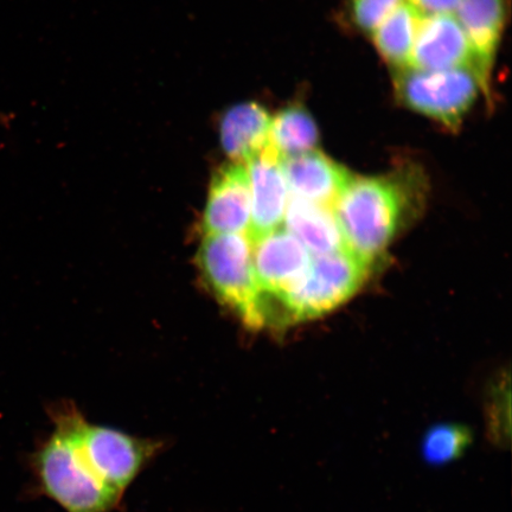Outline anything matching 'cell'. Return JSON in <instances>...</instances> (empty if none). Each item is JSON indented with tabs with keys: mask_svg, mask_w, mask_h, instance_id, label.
Instances as JSON below:
<instances>
[{
	"mask_svg": "<svg viewBox=\"0 0 512 512\" xmlns=\"http://www.w3.org/2000/svg\"><path fill=\"white\" fill-rule=\"evenodd\" d=\"M80 409L70 402L50 408L54 431L31 458L41 494L66 512H113L119 497L96 475L78 439Z\"/></svg>",
	"mask_w": 512,
	"mask_h": 512,
	"instance_id": "cell-1",
	"label": "cell"
},
{
	"mask_svg": "<svg viewBox=\"0 0 512 512\" xmlns=\"http://www.w3.org/2000/svg\"><path fill=\"white\" fill-rule=\"evenodd\" d=\"M413 201V187L402 172L352 178L334 207L345 245L373 262L398 234Z\"/></svg>",
	"mask_w": 512,
	"mask_h": 512,
	"instance_id": "cell-2",
	"label": "cell"
},
{
	"mask_svg": "<svg viewBox=\"0 0 512 512\" xmlns=\"http://www.w3.org/2000/svg\"><path fill=\"white\" fill-rule=\"evenodd\" d=\"M200 267L211 290L233 309L249 328L270 325V312L256 279L253 241L248 234L206 235L200 248Z\"/></svg>",
	"mask_w": 512,
	"mask_h": 512,
	"instance_id": "cell-3",
	"label": "cell"
},
{
	"mask_svg": "<svg viewBox=\"0 0 512 512\" xmlns=\"http://www.w3.org/2000/svg\"><path fill=\"white\" fill-rule=\"evenodd\" d=\"M370 266L348 247L312 256L309 270L283 300L286 324L315 319L347 302L367 279Z\"/></svg>",
	"mask_w": 512,
	"mask_h": 512,
	"instance_id": "cell-4",
	"label": "cell"
},
{
	"mask_svg": "<svg viewBox=\"0 0 512 512\" xmlns=\"http://www.w3.org/2000/svg\"><path fill=\"white\" fill-rule=\"evenodd\" d=\"M394 88L400 104L451 130L462 125L480 91L476 75L467 68L433 72L396 69Z\"/></svg>",
	"mask_w": 512,
	"mask_h": 512,
	"instance_id": "cell-5",
	"label": "cell"
},
{
	"mask_svg": "<svg viewBox=\"0 0 512 512\" xmlns=\"http://www.w3.org/2000/svg\"><path fill=\"white\" fill-rule=\"evenodd\" d=\"M78 439L96 475L123 499L134 480L164 448L162 440L94 425L83 414L78 422Z\"/></svg>",
	"mask_w": 512,
	"mask_h": 512,
	"instance_id": "cell-6",
	"label": "cell"
},
{
	"mask_svg": "<svg viewBox=\"0 0 512 512\" xmlns=\"http://www.w3.org/2000/svg\"><path fill=\"white\" fill-rule=\"evenodd\" d=\"M312 255L285 227L253 241V265L259 286L281 325L286 324L283 300L302 279Z\"/></svg>",
	"mask_w": 512,
	"mask_h": 512,
	"instance_id": "cell-7",
	"label": "cell"
},
{
	"mask_svg": "<svg viewBox=\"0 0 512 512\" xmlns=\"http://www.w3.org/2000/svg\"><path fill=\"white\" fill-rule=\"evenodd\" d=\"M281 158L271 149L249 159L246 165L251 188V228L248 236L252 241L283 227L290 192H288Z\"/></svg>",
	"mask_w": 512,
	"mask_h": 512,
	"instance_id": "cell-8",
	"label": "cell"
},
{
	"mask_svg": "<svg viewBox=\"0 0 512 512\" xmlns=\"http://www.w3.org/2000/svg\"><path fill=\"white\" fill-rule=\"evenodd\" d=\"M408 68L472 70L470 44L454 14L422 15Z\"/></svg>",
	"mask_w": 512,
	"mask_h": 512,
	"instance_id": "cell-9",
	"label": "cell"
},
{
	"mask_svg": "<svg viewBox=\"0 0 512 512\" xmlns=\"http://www.w3.org/2000/svg\"><path fill=\"white\" fill-rule=\"evenodd\" d=\"M454 16L470 44L472 72L486 98H490L492 67L504 28V0H460Z\"/></svg>",
	"mask_w": 512,
	"mask_h": 512,
	"instance_id": "cell-10",
	"label": "cell"
},
{
	"mask_svg": "<svg viewBox=\"0 0 512 512\" xmlns=\"http://www.w3.org/2000/svg\"><path fill=\"white\" fill-rule=\"evenodd\" d=\"M251 188L246 165L224 166L211 182L203 216L206 235L248 234L251 228Z\"/></svg>",
	"mask_w": 512,
	"mask_h": 512,
	"instance_id": "cell-11",
	"label": "cell"
},
{
	"mask_svg": "<svg viewBox=\"0 0 512 512\" xmlns=\"http://www.w3.org/2000/svg\"><path fill=\"white\" fill-rule=\"evenodd\" d=\"M290 197L334 208L354 178L348 170L317 150L281 159Z\"/></svg>",
	"mask_w": 512,
	"mask_h": 512,
	"instance_id": "cell-12",
	"label": "cell"
},
{
	"mask_svg": "<svg viewBox=\"0 0 512 512\" xmlns=\"http://www.w3.org/2000/svg\"><path fill=\"white\" fill-rule=\"evenodd\" d=\"M272 117L256 102H245L229 108L220 125V138L224 152L235 163L249 159L270 146Z\"/></svg>",
	"mask_w": 512,
	"mask_h": 512,
	"instance_id": "cell-13",
	"label": "cell"
},
{
	"mask_svg": "<svg viewBox=\"0 0 512 512\" xmlns=\"http://www.w3.org/2000/svg\"><path fill=\"white\" fill-rule=\"evenodd\" d=\"M283 227L296 236L312 256L347 248L334 208L290 197Z\"/></svg>",
	"mask_w": 512,
	"mask_h": 512,
	"instance_id": "cell-14",
	"label": "cell"
},
{
	"mask_svg": "<svg viewBox=\"0 0 512 512\" xmlns=\"http://www.w3.org/2000/svg\"><path fill=\"white\" fill-rule=\"evenodd\" d=\"M421 17L413 6L403 2L371 34L383 60L395 70L409 67Z\"/></svg>",
	"mask_w": 512,
	"mask_h": 512,
	"instance_id": "cell-15",
	"label": "cell"
},
{
	"mask_svg": "<svg viewBox=\"0 0 512 512\" xmlns=\"http://www.w3.org/2000/svg\"><path fill=\"white\" fill-rule=\"evenodd\" d=\"M318 142L316 121L304 105L287 106L272 118L270 147L281 159L316 150Z\"/></svg>",
	"mask_w": 512,
	"mask_h": 512,
	"instance_id": "cell-16",
	"label": "cell"
},
{
	"mask_svg": "<svg viewBox=\"0 0 512 512\" xmlns=\"http://www.w3.org/2000/svg\"><path fill=\"white\" fill-rule=\"evenodd\" d=\"M485 435L489 443L505 450L511 443V393L509 376L501 375L483 396Z\"/></svg>",
	"mask_w": 512,
	"mask_h": 512,
	"instance_id": "cell-17",
	"label": "cell"
},
{
	"mask_svg": "<svg viewBox=\"0 0 512 512\" xmlns=\"http://www.w3.org/2000/svg\"><path fill=\"white\" fill-rule=\"evenodd\" d=\"M473 433L462 424H440L426 432L421 441V454L430 465H444L464 456L472 445Z\"/></svg>",
	"mask_w": 512,
	"mask_h": 512,
	"instance_id": "cell-18",
	"label": "cell"
},
{
	"mask_svg": "<svg viewBox=\"0 0 512 512\" xmlns=\"http://www.w3.org/2000/svg\"><path fill=\"white\" fill-rule=\"evenodd\" d=\"M405 0H349L351 22L367 34L373 31Z\"/></svg>",
	"mask_w": 512,
	"mask_h": 512,
	"instance_id": "cell-19",
	"label": "cell"
},
{
	"mask_svg": "<svg viewBox=\"0 0 512 512\" xmlns=\"http://www.w3.org/2000/svg\"><path fill=\"white\" fill-rule=\"evenodd\" d=\"M421 15L454 14L460 0H407Z\"/></svg>",
	"mask_w": 512,
	"mask_h": 512,
	"instance_id": "cell-20",
	"label": "cell"
}]
</instances>
